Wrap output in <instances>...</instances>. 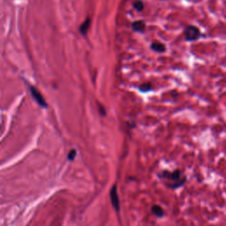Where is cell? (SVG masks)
<instances>
[{"mask_svg": "<svg viewBox=\"0 0 226 226\" xmlns=\"http://www.w3.org/2000/svg\"><path fill=\"white\" fill-rule=\"evenodd\" d=\"M162 178L166 179L167 180H170L171 182L168 183V187L171 189L179 188L180 186L184 185L186 181V178L182 176V171L179 170H175L174 171H164L161 174Z\"/></svg>", "mask_w": 226, "mask_h": 226, "instance_id": "1", "label": "cell"}, {"mask_svg": "<svg viewBox=\"0 0 226 226\" xmlns=\"http://www.w3.org/2000/svg\"><path fill=\"white\" fill-rule=\"evenodd\" d=\"M184 34H185V39L189 42L198 40V39L201 36L200 29L194 26H188L187 27H185Z\"/></svg>", "mask_w": 226, "mask_h": 226, "instance_id": "2", "label": "cell"}, {"mask_svg": "<svg viewBox=\"0 0 226 226\" xmlns=\"http://www.w3.org/2000/svg\"><path fill=\"white\" fill-rule=\"evenodd\" d=\"M110 197L111 201V204L113 206V208L117 212H119L120 209V204H119V195H117V185H114L110 192Z\"/></svg>", "mask_w": 226, "mask_h": 226, "instance_id": "3", "label": "cell"}, {"mask_svg": "<svg viewBox=\"0 0 226 226\" xmlns=\"http://www.w3.org/2000/svg\"><path fill=\"white\" fill-rule=\"evenodd\" d=\"M30 91H31V94L33 95V97L35 99V101L40 104L42 107H44V108H47L48 105H47V103L45 101V99L43 98V96L41 95V93L39 92L35 87H30Z\"/></svg>", "mask_w": 226, "mask_h": 226, "instance_id": "4", "label": "cell"}, {"mask_svg": "<svg viewBox=\"0 0 226 226\" xmlns=\"http://www.w3.org/2000/svg\"><path fill=\"white\" fill-rule=\"evenodd\" d=\"M133 30L136 32H143L145 29V23L141 21H137L132 25Z\"/></svg>", "mask_w": 226, "mask_h": 226, "instance_id": "5", "label": "cell"}, {"mask_svg": "<svg viewBox=\"0 0 226 226\" xmlns=\"http://www.w3.org/2000/svg\"><path fill=\"white\" fill-rule=\"evenodd\" d=\"M90 22H91V19L89 18H87L86 21L81 24V27H80V31L82 35H86L87 30H88V28H89L90 27Z\"/></svg>", "mask_w": 226, "mask_h": 226, "instance_id": "6", "label": "cell"}, {"mask_svg": "<svg viewBox=\"0 0 226 226\" xmlns=\"http://www.w3.org/2000/svg\"><path fill=\"white\" fill-rule=\"evenodd\" d=\"M151 49L156 52H163L165 51V45L160 43H153L151 44Z\"/></svg>", "mask_w": 226, "mask_h": 226, "instance_id": "7", "label": "cell"}, {"mask_svg": "<svg viewBox=\"0 0 226 226\" xmlns=\"http://www.w3.org/2000/svg\"><path fill=\"white\" fill-rule=\"evenodd\" d=\"M152 212L156 215V217H162L163 215V209L160 207V206L158 205H154L152 209H151Z\"/></svg>", "mask_w": 226, "mask_h": 226, "instance_id": "8", "label": "cell"}, {"mask_svg": "<svg viewBox=\"0 0 226 226\" xmlns=\"http://www.w3.org/2000/svg\"><path fill=\"white\" fill-rule=\"evenodd\" d=\"M133 7H134L138 12H141L142 10H143V8H144L143 2L141 1V0H136V1L133 3Z\"/></svg>", "mask_w": 226, "mask_h": 226, "instance_id": "9", "label": "cell"}, {"mask_svg": "<svg viewBox=\"0 0 226 226\" xmlns=\"http://www.w3.org/2000/svg\"><path fill=\"white\" fill-rule=\"evenodd\" d=\"M76 155H77L76 150H75V149H72V150L69 152V154H68V156H67L68 160H69V161H73L74 158L76 157Z\"/></svg>", "mask_w": 226, "mask_h": 226, "instance_id": "10", "label": "cell"}, {"mask_svg": "<svg viewBox=\"0 0 226 226\" xmlns=\"http://www.w3.org/2000/svg\"><path fill=\"white\" fill-rule=\"evenodd\" d=\"M150 87H151L150 84L147 83V84H144L143 86L141 87V90H142V91H148V90L150 89Z\"/></svg>", "mask_w": 226, "mask_h": 226, "instance_id": "11", "label": "cell"}]
</instances>
